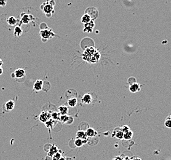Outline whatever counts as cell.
I'll use <instances>...</instances> for the list:
<instances>
[{"mask_svg": "<svg viewBox=\"0 0 171 160\" xmlns=\"http://www.w3.org/2000/svg\"><path fill=\"white\" fill-rule=\"evenodd\" d=\"M22 34V28L19 26L16 27L14 28V35L15 36L19 37V36H21Z\"/></svg>", "mask_w": 171, "mask_h": 160, "instance_id": "2e32d148", "label": "cell"}, {"mask_svg": "<svg viewBox=\"0 0 171 160\" xmlns=\"http://www.w3.org/2000/svg\"><path fill=\"white\" fill-rule=\"evenodd\" d=\"M87 136H86V132L83 131H79L76 133V138L81 139L82 140L87 139Z\"/></svg>", "mask_w": 171, "mask_h": 160, "instance_id": "8fae6325", "label": "cell"}, {"mask_svg": "<svg viewBox=\"0 0 171 160\" xmlns=\"http://www.w3.org/2000/svg\"><path fill=\"white\" fill-rule=\"evenodd\" d=\"M81 22L83 23H84V24H86V23H88L92 21V18L91 16H90L89 14L86 13V14H84L83 16H82L81 19Z\"/></svg>", "mask_w": 171, "mask_h": 160, "instance_id": "52a82bcc", "label": "cell"}, {"mask_svg": "<svg viewBox=\"0 0 171 160\" xmlns=\"http://www.w3.org/2000/svg\"><path fill=\"white\" fill-rule=\"evenodd\" d=\"M170 118L171 119V115H170Z\"/></svg>", "mask_w": 171, "mask_h": 160, "instance_id": "836d02e7", "label": "cell"}, {"mask_svg": "<svg viewBox=\"0 0 171 160\" xmlns=\"http://www.w3.org/2000/svg\"><path fill=\"white\" fill-rule=\"evenodd\" d=\"M57 152H58V149H57V146H55V145H53L50 149V150L48 152V155H48V156L52 157L54 155H55V154L57 153Z\"/></svg>", "mask_w": 171, "mask_h": 160, "instance_id": "e0dca14e", "label": "cell"}, {"mask_svg": "<svg viewBox=\"0 0 171 160\" xmlns=\"http://www.w3.org/2000/svg\"><path fill=\"white\" fill-rule=\"evenodd\" d=\"M54 120H53L52 119H50L49 121H47V122H46L45 126L47 127V128H52L54 125Z\"/></svg>", "mask_w": 171, "mask_h": 160, "instance_id": "44dd1931", "label": "cell"}, {"mask_svg": "<svg viewBox=\"0 0 171 160\" xmlns=\"http://www.w3.org/2000/svg\"><path fill=\"white\" fill-rule=\"evenodd\" d=\"M93 101L92 95L89 94H86L83 96L81 99V102L84 104H90Z\"/></svg>", "mask_w": 171, "mask_h": 160, "instance_id": "8992f818", "label": "cell"}, {"mask_svg": "<svg viewBox=\"0 0 171 160\" xmlns=\"http://www.w3.org/2000/svg\"><path fill=\"white\" fill-rule=\"evenodd\" d=\"M15 107V102L12 100H9L7 101L4 105V109H5L6 112H10L13 110Z\"/></svg>", "mask_w": 171, "mask_h": 160, "instance_id": "277c9868", "label": "cell"}, {"mask_svg": "<svg viewBox=\"0 0 171 160\" xmlns=\"http://www.w3.org/2000/svg\"><path fill=\"white\" fill-rule=\"evenodd\" d=\"M75 145L78 147H81V146H83V145L84 144V142L83 140L81 139L76 138L75 140Z\"/></svg>", "mask_w": 171, "mask_h": 160, "instance_id": "7402d4cb", "label": "cell"}, {"mask_svg": "<svg viewBox=\"0 0 171 160\" xmlns=\"http://www.w3.org/2000/svg\"><path fill=\"white\" fill-rule=\"evenodd\" d=\"M59 112L60 115H67L68 113V107L66 105H61L58 108Z\"/></svg>", "mask_w": 171, "mask_h": 160, "instance_id": "30bf717a", "label": "cell"}, {"mask_svg": "<svg viewBox=\"0 0 171 160\" xmlns=\"http://www.w3.org/2000/svg\"><path fill=\"white\" fill-rule=\"evenodd\" d=\"M90 23H91V22H90L89 23H86V24L84 25V30H84V31H86V32H88V33H90V32H92L93 31V28L94 27V23H93L91 25H90Z\"/></svg>", "mask_w": 171, "mask_h": 160, "instance_id": "9a60e30c", "label": "cell"}, {"mask_svg": "<svg viewBox=\"0 0 171 160\" xmlns=\"http://www.w3.org/2000/svg\"><path fill=\"white\" fill-rule=\"evenodd\" d=\"M73 121H74V119L72 117V116H69V119H68V122H67V125H71V124H72L73 122Z\"/></svg>", "mask_w": 171, "mask_h": 160, "instance_id": "f1b7e54d", "label": "cell"}, {"mask_svg": "<svg viewBox=\"0 0 171 160\" xmlns=\"http://www.w3.org/2000/svg\"><path fill=\"white\" fill-rule=\"evenodd\" d=\"M124 133L120 129L116 132L115 137H116L117 139H124Z\"/></svg>", "mask_w": 171, "mask_h": 160, "instance_id": "ffe728a7", "label": "cell"}, {"mask_svg": "<svg viewBox=\"0 0 171 160\" xmlns=\"http://www.w3.org/2000/svg\"><path fill=\"white\" fill-rule=\"evenodd\" d=\"M78 104V100L76 97H71L68 99L67 101V104L69 107H75Z\"/></svg>", "mask_w": 171, "mask_h": 160, "instance_id": "ba28073f", "label": "cell"}, {"mask_svg": "<svg viewBox=\"0 0 171 160\" xmlns=\"http://www.w3.org/2000/svg\"><path fill=\"white\" fill-rule=\"evenodd\" d=\"M7 3V0H0V6L4 7L5 6Z\"/></svg>", "mask_w": 171, "mask_h": 160, "instance_id": "83f0119b", "label": "cell"}, {"mask_svg": "<svg viewBox=\"0 0 171 160\" xmlns=\"http://www.w3.org/2000/svg\"><path fill=\"white\" fill-rule=\"evenodd\" d=\"M52 9H53L52 6H51L50 4H48V5L46 6L43 10H44L46 13H50V12L52 10Z\"/></svg>", "mask_w": 171, "mask_h": 160, "instance_id": "603a6c76", "label": "cell"}, {"mask_svg": "<svg viewBox=\"0 0 171 160\" xmlns=\"http://www.w3.org/2000/svg\"><path fill=\"white\" fill-rule=\"evenodd\" d=\"M26 75V73L24 69L23 68H18L14 72L11 74V77L12 78H22Z\"/></svg>", "mask_w": 171, "mask_h": 160, "instance_id": "7a4b0ae2", "label": "cell"}, {"mask_svg": "<svg viewBox=\"0 0 171 160\" xmlns=\"http://www.w3.org/2000/svg\"><path fill=\"white\" fill-rule=\"evenodd\" d=\"M165 126L168 128H171V119L170 118L166 120V121H165Z\"/></svg>", "mask_w": 171, "mask_h": 160, "instance_id": "4316f807", "label": "cell"}, {"mask_svg": "<svg viewBox=\"0 0 171 160\" xmlns=\"http://www.w3.org/2000/svg\"><path fill=\"white\" fill-rule=\"evenodd\" d=\"M29 15L28 14H25L24 16H23L22 19V22H23L24 23H28L29 22Z\"/></svg>", "mask_w": 171, "mask_h": 160, "instance_id": "cb8c5ba5", "label": "cell"}, {"mask_svg": "<svg viewBox=\"0 0 171 160\" xmlns=\"http://www.w3.org/2000/svg\"><path fill=\"white\" fill-rule=\"evenodd\" d=\"M86 136L88 137H92L96 136L97 134V131L93 128H89V129H87V131L86 132Z\"/></svg>", "mask_w": 171, "mask_h": 160, "instance_id": "9c48e42d", "label": "cell"}, {"mask_svg": "<svg viewBox=\"0 0 171 160\" xmlns=\"http://www.w3.org/2000/svg\"><path fill=\"white\" fill-rule=\"evenodd\" d=\"M62 157V155L60 153H59V152H57V153L55 154L54 155L52 156V160H59V159Z\"/></svg>", "mask_w": 171, "mask_h": 160, "instance_id": "d4e9b609", "label": "cell"}, {"mask_svg": "<svg viewBox=\"0 0 171 160\" xmlns=\"http://www.w3.org/2000/svg\"><path fill=\"white\" fill-rule=\"evenodd\" d=\"M7 22L9 25L11 26H14L17 23V19L14 16H11L7 19Z\"/></svg>", "mask_w": 171, "mask_h": 160, "instance_id": "5bb4252c", "label": "cell"}, {"mask_svg": "<svg viewBox=\"0 0 171 160\" xmlns=\"http://www.w3.org/2000/svg\"><path fill=\"white\" fill-rule=\"evenodd\" d=\"M132 136H133V132L130 130L128 132L124 133V139L125 140H130L132 138Z\"/></svg>", "mask_w": 171, "mask_h": 160, "instance_id": "ac0fdd59", "label": "cell"}, {"mask_svg": "<svg viewBox=\"0 0 171 160\" xmlns=\"http://www.w3.org/2000/svg\"><path fill=\"white\" fill-rule=\"evenodd\" d=\"M3 72V70L2 68H1V67H0V75H2Z\"/></svg>", "mask_w": 171, "mask_h": 160, "instance_id": "4dcf8cb0", "label": "cell"}, {"mask_svg": "<svg viewBox=\"0 0 171 160\" xmlns=\"http://www.w3.org/2000/svg\"><path fill=\"white\" fill-rule=\"evenodd\" d=\"M60 113L59 112H53L51 113V119L54 121H60Z\"/></svg>", "mask_w": 171, "mask_h": 160, "instance_id": "4fadbf2b", "label": "cell"}, {"mask_svg": "<svg viewBox=\"0 0 171 160\" xmlns=\"http://www.w3.org/2000/svg\"><path fill=\"white\" fill-rule=\"evenodd\" d=\"M44 82L41 80H37L33 84V90L36 92H39L43 89Z\"/></svg>", "mask_w": 171, "mask_h": 160, "instance_id": "3957f363", "label": "cell"}, {"mask_svg": "<svg viewBox=\"0 0 171 160\" xmlns=\"http://www.w3.org/2000/svg\"><path fill=\"white\" fill-rule=\"evenodd\" d=\"M69 116L68 115H62L60 116V121L62 122L63 124H67V122H68V119H69Z\"/></svg>", "mask_w": 171, "mask_h": 160, "instance_id": "d6986e66", "label": "cell"}, {"mask_svg": "<svg viewBox=\"0 0 171 160\" xmlns=\"http://www.w3.org/2000/svg\"><path fill=\"white\" fill-rule=\"evenodd\" d=\"M40 34H41V36L43 37V38H46V39H49L50 38V37L52 38L51 35L52 33H50V31H49L47 30H42L40 31Z\"/></svg>", "mask_w": 171, "mask_h": 160, "instance_id": "7c38bea8", "label": "cell"}, {"mask_svg": "<svg viewBox=\"0 0 171 160\" xmlns=\"http://www.w3.org/2000/svg\"><path fill=\"white\" fill-rule=\"evenodd\" d=\"M46 160H52V157L47 155V156L46 157Z\"/></svg>", "mask_w": 171, "mask_h": 160, "instance_id": "f546056e", "label": "cell"}, {"mask_svg": "<svg viewBox=\"0 0 171 160\" xmlns=\"http://www.w3.org/2000/svg\"><path fill=\"white\" fill-rule=\"evenodd\" d=\"M59 160H66V158H65V157H61V158L59 159Z\"/></svg>", "mask_w": 171, "mask_h": 160, "instance_id": "1f68e13d", "label": "cell"}, {"mask_svg": "<svg viewBox=\"0 0 171 160\" xmlns=\"http://www.w3.org/2000/svg\"><path fill=\"white\" fill-rule=\"evenodd\" d=\"M129 91L132 93H136V92H139L140 91V86L139 84L137 83H134L130 85L129 87Z\"/></svg>", "mask_w": 171, "mask_h": 160, "instance_id": "5b68a950", "label": "cell"}, {"mask_svg": "<svg viewBox=\"0 0 171 160\" xmlns=\"http://www.w3.org/2000/svg\"><path fill=\"white\" fill-rule=\"evenodd\" d=\"M121 130L122 131H123V132L125 133L126 132H128L129 131H130V128H129V127L127 125H124V126H123V127H122Z\"/></svg>", "mask_w": 171, "mask_h": 160, "instance_id": "484cf974", "label": "cell"}, {"mask_svg": "<svg viewBox=\"0 0 171 160\" xmlns=\"http://www.w3.org/2000/svg\"><path fill=\"white\" fill-rule=\"evenodd\" d=\"M51 119V113L47 111H43L40 113L39 116V119L41 122L45 123L47 121Z\"/></svg>", "mask_w": 171, "mask_h": 160, "instance_id": "6da1fadb", "label": "cell"}, {"mask_svg": "<svg viewBox=\"0 0 171 160\" xmlns=\"http://www.w3.org/2000/svg\"><path fill=\"white\" fill-rule=\"evenodd\" d=\"M2 65H3V62H2V60L0 59V67L2 66Z\"/></svg>", "mask_w": 171, "mask_h": 160, "instance_id": "d6a6232c", "label": "cell"}]
</instances>
